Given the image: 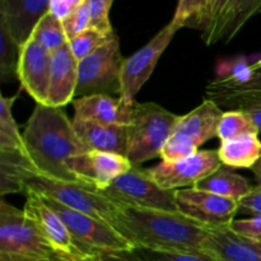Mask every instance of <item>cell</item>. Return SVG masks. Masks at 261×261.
I'll return each instance as SVG.
<instances>
[{
  "mask_svg": "<svg viewBox=\"0 0 261 261\" xmlns=\"http://www.w3.org/2000/svg\"><path fill=\"white\" fill-rule=\"evenodd\" d=\"M20 46L0 20V81L3 83L18 79V61Z\"/></svg>",
  "mask_w": 261,
  "mask_h": 261,
  "instance_id": "83f0119b",
  "label": "cell"
},
{
  "mask_svg": "<svg viewBox=\"0 0 261 261\" xmlns=\"http://www.w3.org/2000/svg\"><path fill=\"white\" fill-rule=\"evenodd\" d=\"M201 251L213 261H261V242L245 239L229 227L208 228Z\"/></svg>",
  "mask_w": 261,
  "mask_h": 261,
  "instance_id": "2e32d148",
  "label": "cell"
},
{
  "mask_svg": "<svg viewBox=\"0 0 261 261\" xmlns=\"http://www.w3.org/2000/svg\"><path fill=\"white\" fill-rule=\"evenodd\" d=\"M25 153L38 170V175L68 182L83 184L69 171L68 161L86 149L74 132L63 107L36 103L23 132Z\"/></svg>",
  "mask_w": 261,
  "mask_h": 261,
  "instance_id": "7a4b0ae2",
  "label": "cell"
},
{
  "mask_svg": "<svg viewBox=\"0 0 261 261\" xmlns=\"http://www.w3.org/2000/svg\"><path fill=\"white\" fill-rule=\"evenodd\" d=\"M251 170H252V173H254L255 178H256L257 185H261V158L259 160V162H257Z\"/></svg>",
  "mask_w": 261,
  "mask_h": 261,
  "instance_id": "60d3db41",
  "label": "cell"
},
{
  "mask_svg": "<svg viewBox=\"0 0 261 261\" xmlns=\"http://www.w3.org/2000/svg\"><path fill=\"white\" fill-rule=\"evenodd\" d=\"M102 193L119 205L178 212L176 190L162 189L147 170L137 166H133L126 173L117 177Z\"/></svg>",
  "mask_w": 261,
  "mask_h": 261,
  "instance_id": "52a82bcc",
  "label": "cell"
},
{
  "mask_svg": "<svg viewBox=\"0 0 261 261\" xmlns=\"http://www.w3.org/2000/svg\"><path fill=\"white\" fill-rule=\"evenodd\" d=\"M27 189L53 199L68 208L109 223L120 206L107 198L101 190H97L87 184L68 182L43 175H36L30 178L25 185V190Z\"/></svg>",
  "mask_w": 261,
  "mask_h": 261,
  "instance_id": "5b68a950",
  "label": "cell"
},
{
  "mask_svg": "<svg viewBox=\"0 0 261 261\" xmlns=\"http://www.w3.org/2000/svg\"><path fill=\"white\" fill-rule=\"evenodd\" d=\"M50 0H0V20L22 46L38 20L48 12Z\"/></svg>",
  "mask_w": 261,
  "mask_h": 261,
  "instance_id": "e0dca14e",
  "label": "cell"
},
{
  "mask_svg": "<svg viewBox=\"0 0 261 261\" xmlns=\"http://www.w3.org/2000/svg\"><path fill=\"white\" fill-rule=\"evenodd\" d=\"M114 0H87L89 13V28L99 31L105 35L115 32L110 22V9Z\"/></svg>",
  "mask_w": 261,
  "mask_h": 261,
  "instance_id": "d6a6232c",
  "label": "cell"
},
{
  "mask_svg": "<svg viewBox=\"0 0 261 261\" xmlns=\"http://www.w3.org/2000/svg\"><path fill=\"white\" fill-rule=\"evenodd\" d=\"M135 102L137 101L129 103L121 97L115 98L109 94H92L74 98L71 105L74 109V120L127 126L132 120Z\"/></svg>",
  "mask_w": 261,
  "mask_h": 261,
  "instance_id": "9a60e30c",
  "label": "cell"
},
{
  "mask_svg": "<svg viewBox=\"0 0 261 261\" xmlns=\"http://www.w3.org/2000/svg\"><path fill=\"white\" fill-rule=\"evenodd\" d=\"M83 261H144L138 254L137 250H127V251H112L101 252L94 256L88 257Z\"/></svg>",
  "mask_w": 261,
  "mask_h": 261,
  "instance_id": "ab89813d",
  "label": "cell"
},
{
  "mask_svg": "<svg viewBox=\"0 0 261 261\" xmlns=\"http://www.w3.org/2000/svg\"><path fill=\"white\" fill-rule=\"evenodd\" d=\"M19 94L13 97H2L0 106V150H22L25 152L23 134L13 117L12 107Z\"/></svg>",
  "mask_w": 261,
  "mask_h": 261,
  "instance_id": "d4e9b609",
  "label": "cell"
},
{
  "mask_svg": "<svg viewBox=\"0 0 261 261\" xmlns=\"http://www.w3.org/2000/svg\"><path fill=\"white\" fill-rule=\"evenodd\" d=\"M224 111L213 99L206 98L196 109L180 116L175 132L190 138L198 147L218 137V127Z\"/></svg>",
  "mask_w": 261,
  "mask_h": 261,
  "instance_id": "ffe728a7",
  "label": "cell"
},
{
  "mask_svg": "<svg viewBox=\"0 0 261 261\" xmlns=\"http://www.w3.org/2000/svg\"><path fill=\"white\" fill-rule=\"evenodd\" d=\"M41 196L63 219L65 226L68 227L74 239L79 242V245H82L92 255L101 254V252L134 250V247L109 222L99 221L93 217L68 208L53 199L46 198L43 195Z\"/></svg>",
  "mask_w": 261,
  "mask_h": 261,
  "instance_id": "ba28073f",
  "label": "cell"
},
{
  "mask_svg": "<svg viewBox=\"0 0 261 261\" xmlns=\"http://www.w3.org/2000/svg\"><path fill=\"white\" fill-rule=\"evenodd\" d=\"M134 249L153 251H201L209 233L203 224L180 212L120 205L110 222Z\"/></svg>",
  "mask_w": 261,
  "mask_h": 261,
  "instance_id": "6da1fadb",
  "label": "cell"
},
{
  "mask_svg": "<svg viewBox=\"0 0 261 261\" xmlns=\"http://www.w3.org/2000/svg\"><path fill=\"white\" fill-rule=\"evenodd\" d=\"M239 206L254 216H261V185L251 188L244 198L240 199Z\"/></svg>",
  "mask_w": 261,
  "mask_h": 261,
  "instance_id": "f35d334b",
  "label": "cell"
},
{
  "mask_svg": "<svg viewBox=\"0 0 261 261\" xmlns=\"http://www.w3.org/2000/svg\"><path fill=\"white\" fill-rule=\"evenodd\" d=\"M74 132L87 150L117 153L126 157L127 126L73 119Z\"/></svg>",
  "mask_w": 261,
  "mask_h": 261,
  "instance_id": "d6986e66",
  "label": "cell"
},
{
  "mask_svg": "<svg viewBox=\"0 0 261 261\" xmlns=\"http://www.w3.org/2000/svg\"><path fill=\"white\" fill-rule=\"evenodd\" d=\"M194 188L236 201L251 190L249 181L226 165H222L218 170L196 184Z\"/></svg>",
  "mask_w": 261,
  "mask_h": 261,
  "instance_id": "cb8c5ba5",
  "label": "cell"
},
{
  "mask_svg": "<svg viewBox=\"0 0 261 261\" xmlns=\"http://www.w3.org/2000/svg\"><path fill=\"white\" fill-rule=\"evenodd\" d=\"M219 106L228 110H240L249 115L261 133V92H240V93L214 94L209 97Z\"/></svg>",
  "mask_w": 261,
  "mask_h": 261,
  "instance_id": "484cf974",
  "label": "cell"
},
{
  "mask_svg": "<svg viewBox=\"0 0 261 261\" xmlns=\"http://www.w3.org/2000/svg\"><path fill=\"white\" fill-rule=\"evenodd\" d=\"M53 54L32 37L20 46L18 61V81L36 103L47 105L51 81Z\"/></svg>",
  "mask_w": 261,
  "mask_h": 261,
  "instance_id": "5bb4252c",
  "label": "cell"
},
{
  "mask_svg": "<svg viewBox=\"0 0 261 261\" xmlns=\"http://www.w3.org/2000/svg\"><path fill=\"white\" fill-rule=\"evenodd\" d=\"M114 35L115 32L112 35H105V33L93 30V28H88L81 35L69 40L68 43L76 60L81 61L91 54H93L96 50H98L107 41H110V38Z\"/></svg>",
  "mask_w": 261,
  "mask_h": 261,
  "instance_id": "4dcf8cb0",
  "label": "cell"
},
{
  "mask_svg": "<svg viewBox=\"0 0 261 261\" xmlns=\"http://www.w3.org/2000/svg\"><path fill=\"white\" fill-rule=\"evenodd\" d=\"M222 166L218 150H198L195 154L177 162H161L148 168L150 177L166 190H178L190 186L208 177Z\"/></svg>",
  "mask_w": 261,
  "mask_h": 261,
  "instance_id": "7c38bea8",
  "label": "cell"
},
{
  "mask_svg": "<svg viewBox=\"0 0 261 261\" xmlns=\"http://www.w3.org/2000/svg\"><path fill=\"white\" fill-rule=\"evenodd\" d=\"M144 261H213L203 251H153L135 249Z\"/></svg>",
  "mask_w": 261,
  "mask_h": 261,
  "instance_id": "836d02e7",
  "label": "cell"
},
{
  "mask_svg": "<svg viewBox=\"0 0 261 261\" xmlns=\"http://www.w3.org/2000/svg\"><path fill=\"white\" fill-rule=\"evenodd\" d=\"M87 0H50V7L48 12L53 13L54 15L63 20L64 18L68 17L69 14L84 5Z\"/></svg>",
  "mask_w": 261,
  "mask_h": 261,
  "instance_id": "74e56055",
  "label": "cell"
},
{
  "mask_svg": "<svg viewBox=\"0 0 261 261\" xmlns=\"http://www.w3.org/2000/svg\"><path fill=\"white\" fill-rule=\"evenodd\" d=\"M55 256L24 211L0 201V261L43 260Z\"/></svg>",
  "mask_w": 261,
  "mask_h": 261,
  "instance_id": "277c9868",
  "label": "cell"
},
{
  "mask_svg": "<svg viewBox=\"0 0 261 261\" xmlns=\"http://www.w3.org/2000/svg\"><path fill=\"white\" fill-rule=\"evenodd\" d=\"M176 205L180 213L206 228L229 227L240 208L239 201L195 188L176 190Z\"/></svg>",
  "mask_w": 261,
  "mask_h": 261,
  "instance_id": "8fae6325",
  "label": "cell"
},
{
  "mask_svg": "<svg viewBox=\"0 0 261 261\" xmlns=\"http://www.w3.org/2000/svg\"><path fill=\"white\" fill-rule=\"evenodd\" d=\"M252 68H254L255 71L261 70V58L259 59V60H256L254 64H252Z\"/></svg>",
  "mask_w": 261,
  "mask_h": 261,
  "instance_id": "7bdbcfd3",
  "label": "cell"
},
{
  "mask_svg": "<svg viewBox=\"0 0 261 261\" xmlns=\"http://www.w3.org/2000/svg\"><path fill=\"white\" fill-rule=\"evenodd\" d=\"M27 153L22 150H0V194H25V185L38 175Z\"/></svg>",
  "mask_w": 261,
  "mask_h": 261,
  "instance_id": "44dd1931",
  "label": "cell"
},
{
  "mask_svg": "<svg viewBox=\"0 0 261 261\" xmlns=\"http://www.w3.org/2000/svg\"><path fill=\"white\" fill-rule=\"evenodd\" d=\"M23 211L35 222L56 257L65 261H83L94 256L76 241L59 214L36 191L25 190Z\"/></svg>",
  "mask_w": 261,
  "mask_h": 261,
  "instance_id": "9c48e42d",
  "label": "cell"
},
{
  "mask_svg": "<svg viewBox=\"0 0 261 261\" xmlns=\"http://www.w3.org/2000/svg\"><path fill=\"white\" fill-rule=\"evenodd\" d=\"M15 261H65V260H61L59 259V257L54 256L51 257V259H43V260H15Z\"/></svg>",
  "mask_w": 261,
  "mask_h": 261,
  "instance_id": "b9f144b4",
  "label": "cell"
},
{
  "mask_svg": "<svg viewBox=\"0 0 261 261\" xmlns=\"http://www.w3.org/2000/svg\"><path fill=\"white\" fill-rule=\"evenodd\" d=\"M209 0H178L177 8L171 22L181 30L182 27L195 28L204 32L206 25Z\"/></svg>",
  "mask_w": 261,
  "mask_h": 261,
  "instance_id": "f1b7e54d",
  "label": "cell"
},
{
  "mask_svg": "<svg viewBox=\"0 0 261 261\" xmlns=\"http://www.w3.org/2000/svg\"><path fill=\"white\" fill-rule=\"evenodd\" d=\"M229 228L245 239L261 242V216H254L247 219H234L229 224Z\"/></svg>",
  "mask_w": 261,
  "mask_h": 261,
  "instance_id": "d590c367",
  "label": "cell"
},
{
  "mask_svg": "<svg viewBox=\"0 0 261 261\" xmlns=\"http://www.w3.org/2000/svg\"><path fill=\"white\" fill-rule=\"evenodd\" d=\"M222 165L232 168H252L261 158L259 134H244L222 140L218 149Z\"/></svg>",
  "mask_w": 261,
  "mask_h": 261,
  "instance_id": "603a6c76",
  "label": "cell"
},
{
  "mask_svg": "<svg viewBox=\"0 0 261 261\" xmlns=\"http://www.w3.org/2000/svg\"><path fill=\"white\" fill-rule=\"evenodd\" d=\"M231 0H209L208 13H206V25L203 33V40H206L212 32L214 31L216 25L221 20L222 15L226 12Z\"/></svg>",
  "mask_w": 261,
  "mask_h": 261,
  "instance_id": "8d00e7d4",
  "label": "cell"
},
{
  "mask_svg": "<svg viewBox=\"0 0 261 261\" xmlns=\"http://www.w3.org/2000/svg\"><path fill=\"white\" fill-rule=\"evenodd\" d=\"M198 145L190 138L185 137L182 134L173 133L168 138L166 144L163 145L160 157L162 158L163 162H177V161L195 154L198 152Z\"/></svg>",
  "mask_w": 261,
  "mask_h": 261,
  "instance_id": "1f68e13d",
  "label": "cell"
},
{
  "mask_svg": "<svg viewBox=\"0 0 261 261\" xmlns=\"http://www.w3.org/2000/svg\"><path fill=\"white\" fill-rule=\"evenodd\" d=\"M261 14V0H231L221 20L206 38V45L229 42L255 15Z\"/></svg>",
  "mask_w": 261,
  "mask_h": 261,
  "instance_id": "7402d4cb",
  "label": "cell"
},
{
  "mask_svg": "<svg viewBox=\"0 0 261 261\" xmlns=\"http://www.w3.org/2000/svg\"><path fill=\"white\" fill-rule=\"evenodd\" d=\"M180 116L153 102H135L127 125L126 158L133 166L160 157L163 145L173 134Z\"/></svg>",
  "mask_w": 261,
  "mask_h": 261,
  "instance_id": "3957f363",
  "label": "cell"
},
{
  "mask_svg": "<svg viewBox=\"0 0 261 261\" xmlns=\"http://www.w3.org/2000/svg\"><path fill=\"white\" fill-rule=\"evenodd\" d=\"M178 28L172 22L162 28L147 45L124 59L120 70V96L124 101H135V96L154 71L158 60L168 47Z\"/></svg>",
  "mask_w": 261,
  "mask_h": 261,
  "instance_id": "30bf717a",
  "label": "cell"
},
{
  "mask_svg": "<svg viewBox=\"0 0 261 261\" xmlns=\"http://www.w3.org/2000/svg\"><path fill=\"white\" fill-rule=\"evenodd\" d=\"M31 37L51 54L68 43V37L64 31L63 22L51 12L46 13L38 20Z\"/></svg>",
  "mask_w": 261,
  "mask_h": 261,
  "instance_id": "4316f807",
  "label": "cell"
},
{
  "mask_svg": "<svg viewBox=\"0 0 261 261\" xmlns=\"http://www.w3.org/2000/svg\"><path fill=\"white\" fill-rule=\"evenodd\" d=\"M244 134H259V130L251 117L240 110H229L224 112L218 127V138L221 142Z\"/></svg>",
  "mask_w": 261,
  "mask_h": 261,
  "instance_id": "f546056e",
  "label": "cell"
},
{
  "mask_svg": "<svg viewBox=\"0 0 261 261\" xmlns=\"http://www.w3.org/2000/svg\"><path fill=\"white\" fill-rule=\"evenodd\" d=\"M66 166L81 182L101 191L133 167L125 155L99 150H88L74 155Z\"/></svg>",
  "mask_w": 261,
  "mask_h": 261,
  "instance_id": "4fadbf2b",
  "label": "cell"
},
{
  "mask_svg": "<svg viewBox=\"0 0 261 261\" xmlns=\"http://www.w3.org/2000/svg\"><path fill=\"white\" fill-rule=\"evenodd\" d=\"M122 63L124 59L120 53L119 37L114 35L98 50L78 61L76 98L92 94L120 96V70Z\"/></svg>",
  "mask_w": 261,
  "mask_h": 261,
  "instance_id": "8992f818",
  "label": "cell"
},
{
  "mask_svg": "<svg viewBox=\"0 0 261 261\" xmlns=\"http://www.w3.org/2000/svg\"><path fill=\"white\" fill-rule=\"evenodd\" d=\"M63 27L65 31V35L68 37V41L74 38L75 36L81 35L82 32H84L86 30L89 28V13H88V7H87V3L84 5H82L81 8H78L76 10H74L71 14H69L68 17L64 18L63 20Z\"/></svg>",
  "mask_w": 261,
  "mask_h": 261,
  "instance_id": "e575fe53",
  "label": "cell"
},
{
  "mask_svg": "<svg viewBox=\"0 0 261 261\" xmlns=\"http://www.w3.org/2000/svg\"><path fill=\"white\" fill-rule=\"evenodd\" d=\"M78 82V60L71 53L69 43L64 45L51 59V81L48 106L64 107L75 98Z\"/></svg>",
  "mask_w": 261,
  "mask_h": 261,
  "instance_id": "ac0fdd59",
  "label": "cell"
}]
</instances>
